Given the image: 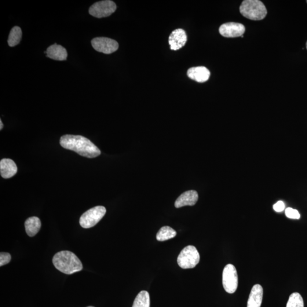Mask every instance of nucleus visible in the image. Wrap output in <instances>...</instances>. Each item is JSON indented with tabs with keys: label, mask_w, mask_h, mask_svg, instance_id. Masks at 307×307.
Segmentation results:
<instances>
[{
	"label": "nucleus",
	"mask_w": 307,
	"mask_h": 307,
	"mask_svg": "<svg viewBox=\"0 0 307 307\" xmlns=\"http://www.w3.org/2000/svg\"><path fill=\"white\" fill-rule=\"evenodd\" d=\"M60 144L63 148L74 151L80 155L93 158L101 154V151L89 139L81 136L66 134L62 136Z\"/></svg>",
	"instance_id": "obj_1"
},
{
	"label": "nucleus",
	"mask_w": 307,
	"mask_h": 307,
	"mask_svg": "<svg viewBox=\"0 0 307 307\" xmlns=\"http://www.w3.org/2000/svg\"><path fill=\"white\" fill-rule=\"evenodd\" d=\"M56 268L65 274H72L81 271L83 265L79 258L72 252L64 250L58 252L53 258Z\"/></svg>",
	"instance_id": "obj_2"
},
{
	"label": "nucleus",
	"mask_w": 307,
	"mask_h": 307,
	"mask_svg": "<svg viewBox=\"0 0 307 307\" xmlns=\"http://www.w3.org/2000/svg\"><path fill=\"white\" fill-rule=\"evenodd\" d=\"M242 15L253 21L264 19L268 13L266 6L259 0H245L240 7Z\"/></svg>",
	"instance_id": "obj_3"
},
{
	"label": "nucleus",
	"mask_w": 307,
	"mask_h": 307,
	"mask_svg": "<svg viewBox=\"0 0 307 307\" xmlns=\"http://www.w3.org/2000/svg\"><path fill=\"white\" fill-rule=\"evenodd\" d=\"M200 259V254L197 248L189 246L184 248L179 254L177 262L182 269H193L199 264Z\"/></svg>",
	"instance_id": "obj_4"
},
{
	"label": "nucleus",
	"mask_w": 307,
	"mask_h": 307,
	"mask_svg": "<svg viewBox=\"0 0 307 307\" xmlns=\"http://www.w3.org/2000/svg\"><path fill=\"white\" fill-rule=\"evenodd\" d=\"M106 212L107 211L103 206H97L91 208L80 217V225L85 229L93 227L103 218Z\"/></svg>",
	"instance_id": "obj_5"
},
{
	"label": "nucleus",
	"mask_w": 307,
	"mask_h": 307,
	"mask_svg": "<svg viewBox=\"0 0 307 307\" xmlns=\"http://www.w3.org/2000/svg\"><path fill=\"white\" fill-rule=\"evenodd\" d=\"M238 275L235 266L226 265L222 273V284L224 290L229 294L235 293L238 287Z\"/></svg>",
	"instance_id": "obj_6"
},
{
	"label": "nucleus",
	"mask_w": 307,
	"mask_h": 307,
	"mask_svg": "<svg viewBox=\"0 0 307 307\" xmlns=\"http://www.w3.org/2000/svg\"><path fill=\"white\" fill-rule=\"evenodd\" d=\"M117 9L116 3L111 0L95 2L90 7L89 13L98 18L110 16Z\"/></svg>",
	"instance_id": "obj_7"
},
{
	"label": "nucleus",
	"mask_w": 307,
	"mask_h": 307,
	"mask_svg": "<svg viewBox=\"0 0 307 307\" xmlns=\"http://www.w3.org/2000/svg\"><path fill=\"white\" fill-rule=\"evenodd\" d=\"M93 48L105 54H111L119 49V43L111 38L106 37L94 38L91 41Z\"/></svg>",
	"instance_id": "obj_8"
},
{
	"label": "nucleus",
	"mask_w": 307,
	"mask_h": 307,
	"mask_svg": "<svg viewBox=\"0 0 307 307\" xmlns=\"http://www.w3.org/2000/svg\"><path fill=\"white\" fill-rule=\"evenodd\" d=\"M246 32L244 25L237 23H228L221 25L220 34L226 38H236L243 36Z\"/></svg>",
	"instance_id": "obj_9"
},
{
	"label": "nucleus",
	"mask_w": 307,
	"mask_h": 307,
	"mask_svg": "<svg viewBox=\"0 0 307 307\" xmlns=\"http://www.w3.org/2000/svg\"><path fill=\"white\" fill-rule=\"evenodd\" d=\"M187 38L185 32L182 29H176L171 32L169 38L170 49L178 50L182 48L187 42Z\"/></svg>",
	"instance_id": "obj_10"
},
{
	"label": "nucleus",
	"mask_w": 307,
	"mask_h": 307,
	"mask_svg": "<svg viewBox=\"0 0 307 307\" xmlns=\"http://www.w3.org/2000/svg\"><path fill=\"white\" fill-rule=\"evenodd\" d=\"M199 199L198 193L195 190H189L183 193L175 203L177 208L184 206H193L196 204Z\"/></svg>",
	"instance_id": "obj_11"
},
{
	"label": "nucleus",
	"mask_w": 307,
	"mask_h": 307,
	"mask_svg": "<svg viewBox=\"0 0 307 307\" xmlns=\"http://www.w3.org/2000/svg\"><path fill=\"white\" fill-rule=\"evenodd\" d=\"M210 72L205 67L200 66L189 68L187 75L190 79L199 83H204L209 79Z\"/></svg>",
	"instance_id": "obj_12"
},
{
	"label": "nucleus",
	"mask_w": 307,
	"mask_h": 307,
	"mask_svg": "<svg viewBox=\"0 0 307 307\" xmlns=\"http://www.w3.org/2000/svg\"><path fill=\"white\" fill-rule=\"evenodd\" d=\"M68 56L67 51L64 47L55 43L47 48L46 57L56 61H66Z\"/></svg>",
	"instance_id": "obj_13"
},
{
	"label": "nucleus",
	"mask_w": 307,
	"mask_h": 307,
	"mask_svg": "<svg viewBox=\"0 0 307 307\" xmlns=\"http://www.w3.org/2000/svg\"><path fill=\"white\" fill-rule=\"evenodd\" d=\"M264 290L260 284H255L252 288L248 297L247 307H261Z\"/></svg>",
	"instance_id": "obj_14"
},
{
	"label": "nucleus",
	"mask_w": 307,
	"mask_h": 307,
	"mask_svg": "<svg viewBox=\"0 0 307 307\" xmlns=\"http://www.w3.org/2000/svg\"><path fill=\"white\" fill-rule=\"evenodd\" d=\"M0 173L3 178L13 177L17 173L16 164L12 159H2L0 162Z\"/></svg>",
	"instance_id": "obj_15"
},
{
	"label": "nucleus",
	"mask_w": 307,
	"mask_h": 307,
	"mask_svg": "<svg viewBox=\"0 0 307 307\" xmlns=\"http://www.w3.org/2000/svg\"><path fill=\"white\" fill-rule=\"evenodd\" d=\"M26 232L30 237H34L41 227V222L37 217H29L25 222Z\"/></svg>",
	"instance_id": "obj_16"
},
{
	"label": "nucleus",
	"mask_w": 307,
	"mask_h": 307,
	"mask_svg": "<svg viewBox=\"0 0 307 307\" xmlns=\"http://www.w3.org/2000/svg\"><path fill=\"white\" fill-rule=\"evenodd\" d=\"M177 236V232L170 226H163L156 234V240L164 241L174 238Z\"/></svg>",
	"instance_id": "obj_17"
},
{
	"label": "nucleus",
	"mask_w": 307,
	"mask_h": 307,
	"mask_svg": "<svg viewBox=\"0 0 307 307\" xmlns=\"http://www.w3.org/2000/svg\"><path fill=\"white\" fill-rule=\"evenodd\" d=\"M151 300L149 292L142 291L135 299L132 307H150Z\"/></svg>",
	"instance_id": "obj_18"
},
{
	"label": "nucleus",
	"mask_w": 307,
	"mask_h": 307,
	"mask_svg": "<svg viewBox=\"0 0 307 307\" xmlns=\"http://www.w3.org/2000/svg\"><path fill=\"white\" fill-rule=\"evenodd\" d=\"M23 35L21 29L18 27H14L10 31L8 43L10 47H14L18 45L21 42Z\"/></svg>",
	"instance_id": "obj_19"
},
{
	"label": "nucleus",
	"mask_w": 307,
	"mask_h": 307,
	"mask_svg": "<svg viewBox=\"0 0 307 307\" xmlns=\"http://www.w3.org/2000/svg\"><path fill=\"white\" fill-rule=\"evenodd\" d=\"M286 307H304V302L301 295L298 292L290 295Z\"/></svg>",
	"instance_id": "obj_20"
},
{
	"label": "nucleus",
	"mask_w": 307,
	"mask_h": 307,
	"mask_svg": "<svg viewBox=\"0 0 307 307\" xmlns=\"http://www.w3.org/2000/svg\"><path fill=\"white\" fill-rule=\"evenodd\" d=\"M285 214L289 218L299 219L301 217V215H300L298 211L292 208H287L285 211Z\"/></svg>",
	"instance_id": "obj_21"
},
{
	"label": "nucleus",
	"mask_w": 307,
	"mask_h": 307,
	"mask_svg": "<svg viewBox=\"0 0 307 307\" xmlns=\"http://www.w3.org/2000/svg\"><path fill=\"white\" fill-rule=\"evenodd\" d=\"M11 255L9 253L1 252L0 253V266H2L9 264L11 261Z\"/></svg>",
	"instance_id": "obj_22"
},
{
	"label": "nucleus",
	"mask_w": 307,
	"mask_h": 307,
	"mask_svg": "<svg viewBox=\"0 0 307 307\" xmlns=\"http://www.w3.org/2000/svg\"><path fill=\"white\" fill-rule=\"evenodd\" d=\"M273 208L274 211L277 212V213H281L285 209L284 203L282 201H279V202L274 205Z\"/></svg>",
	"instance_id": "obj_23"
},
{
	"label": "nucleus",
	"mask_w": 307,
	"mask_h": 307,
	"mask_svg": "<svg viewBox=\"0 0 307 307\" xmlns=\"http://www.w3.org/2000/svg\"><path fill=\"white\" fill-rule=\"evenodd\" d=\"M0 123H1V126H0V130H2L3 127V125L1 120H0Z\"/></svg>",
	"instance_id": "obj_24"
},
{
	"label": "nucleus",
	"mask_w": 307,
	"mask_h": 307,
	"mask_svg": "<svg viewBox=\"0 0 307 307\" xmlns=\"http://www.w3.org/2000/svg\"><path fill=\"white\" fill-rule=\"evenodd\" d=\"M306 48H307V43H306Z\"/></svg>",
	"instance_id": "obj_25"
},
{
	"label": "nucleus",
	"mask_w": 307,
	"mask_h": 307,
	"mask_svg": "<svg viewBox=\"0 0 307 307\" xmlns=\"http://www.w3.org/2000/svg\"><path fill=\"white\" fill-rule=\"evenodd\" d=\"M92 307V306H89V307Z\"/></svg>",
	"instance_id": "obj_26"
},
{
	"label": "nucleus",
	"mask_w": 307,
	"mask_h": 307,
	"mask_svg": "<svg viewBox=\"0 0 307 307\" xmlns=\"http://www.w3.org/2000/svg\"></svg>",
	"instance_id": "obj_27"
}]
</instances>
